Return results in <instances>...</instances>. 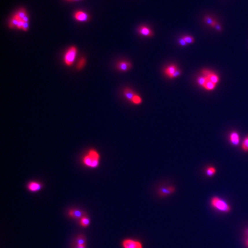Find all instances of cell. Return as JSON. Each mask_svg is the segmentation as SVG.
<instances>
[{
  "mask_svg": "<svg viewBox=\"0 0 248 248\" xmlns=\"http://www.w3.org/2000/svg\"><path fill=\"white\" fill-rule=\"evenodd\" d=\"M77 248H86L85 245H80V246H77Z\"/></svg>",
  "mask_w": 248,
  "mask_h": 248,
  "instance_id": "836d02e7",
  "label": "cell"
},
{
  "mask_svg": "<svg viewBox=\"0 0 248 248\" xmlns=\"http://www.w3.org/2000/svg\"><path fill=\"white\" fill-rule=\"evenodd\" d=\"M28 27H29V24H28V23H24V24H23L22 30H24V31H27L28 30Z\"/></svg>",
  "mask_w": 248,
  "mask_h": 248,
  "instance_id": "4dcf8cb0",
  "label": "cell"
},
{
  "mask_svg": "<svg viewBox=\"0 0 248 248\" xmlns=\"http://www.w3.org/2000/svg\"><path fill=\"white\" fill-rule=\"evenodd\" d=\"M183 38L187 43V44H192L195 41V39L192 36H184L183 37Z\"/></svg>",
  "mask_w": 248,
  "mask_h": 248,
  "instance_id": "603a6c76",
  "label": "cell"
},
{
  "mask_svg": "<svg viewBox=\"0 0 248 248\" xmlns=\"http://www.w3.org/2000/svg\"><path fill=\"white\" fill-rule=\"evenodd\" d=\"M177 67L176 65H171L165 69L164 73L167 76L171 78L173 74L175 73V71H177Z\"/></svg>",
  "mask_w": 248,
  "mask_h": 248,
  "instance_id": "8fae6325",
  "label": "cell"
},
{
  "mask_svg": "<svg viewBox=\"0 0 248 248\" xmlns=\"http://www.w3.org/2000/svg\"><path fill=\"white\" fill-rule=\"evenodd\" d=\"M23 24H24V21H23L22 20H20L19 21V23H18L17 25V28L18 29H19V30H20V29H22V28H23Z\"/></svg>",
  "mask_w": 248,
  "mask_h": 248,
  "instance_id": "1f68e13d",
  "label": "cell"
},
{
  "mask_svg": "<svg viewBox=\"0 0 248 248\" xmlns=\"http://www.w3.org/2000/svg\"><path fill=\"white\" fill-rule=\"evenodd\" d=\"M213 71H210L209 70H203L202 71V73L203 76H205V77H208L210 74H212L213 73Z\"/></svg>",
  "mask_w": 248,
  "mask_h": 248,
  "instance_id": "83f0119b",
  "label": "cell"
},
{
  "mask_svg": "<svg viewBox=\"0 0 248 248\" xmlns=\"http://www.w3.org/2000/svg\"><path fill=\"white\" fill-rule=\"evenodd\" d=\"M69 1H78V0H69Z\"/></svg>",
  "mask_w": 248,
  "mask_h": 248,
  "instance_id": "8d00e7d4",
  "label": "cell"
},
{
  "mask_svg": "<svg viewBox=\"0 0 248 248\" xmlns=\"http://www.w3.org/2000/svg\"><path fill=\"white\" fill-rule=\"evenodd\" d=\"M75 19L79 21H86L89 20V15L82 11H78L76 12L74 14Z\"/></svg>",
  "mask_w": 248,
  "mask_h": 248,
  "instance_id": "9c48e42d",
  "label": "cell"
},
{
  "mask_svg": "<svg viewBox=\"0 0 248 248\" xmlns=\"http://www.w3.org/2000/svg\"><path fill=\"white\" fill-rule=\"evenodd\" d=\"M124 94L125 97L130 101H132L133 97L135 95V94L134 93L133 91L130 89H128V88L125 89L124 90Z\"/></svg>",
  "mask_w": 248,
  "mask_h": 248,
  "instance_id": "4fadbf2b",
  "label": "cell"
},
{
  "mask_svg": "<svg viewBox=\"0 0 248 248\" xmlns=\"http://www.w3.org/2000/svg\"><path fill=\"white\" fill-rule=\"evenodd\" d=\"M80 225L83 226V227H87L90 224V219L89 218H87V216H84L83 217L82 219H80Z\"/></svg>",
  "mask_w": 248,
  "mask_h": 248,
  "instance_id": "ffe728a7",
  "label": "cell"
},
{
  "mask_svg": "<svg viewBox=\"0 0 248 248\" xmlns=\"http://www.w3.org/2000/svg\"><path fill=\"white\" fill-rule=\"evenodd\" d=\"M27 15V14L25 10L24 9H21L14 15V16L16 17L19 20H22Z\"/></svg>",
  "mask_w": 248,
  "mask_h": 248,
  "instance_id": "2e32d148",
  "label": "cell"
},
{
  "mask_svg": "<svg viewBox=\"0 0 248 248\" xmlns=\"http://www.w3.org/2000/svg\"><path fill=\"white\" fill-rule=\"evenodd\" d=\"M100 156L97 150L91 149L89 150L88 153L83 157V164L90 168H97L100 164Z\"/></svg>",
  "mask_w": 248,
  "mask_h": 248,
  "instance_id": "6da1fadb",
  "label": "cell"
},
{
  "mask_svg": "<svg viewBox=\"0 0 248 248\" xmlns=\"http://www.w3.org/2000/svg\"><path fill=\"white\" fill-rule=\"evenodd\" d=\"M179 44L181 46H182V47H184V46H186V45H187V43L185 42V41L184 40V39L183 38V37L180 38L179 40Z\"/></svg>",
  "mask_w": 248,
  "mask_h": 248,
  "instance_id": "f546056e",
  "label": "cell"
},
{
  "mask_svg": "<svg viewBox=\"0 0 248 248\" xmlns=\"http://www.w3.org/2000/svg\"><path fill=\"white\" fill-rule=\"evenodd\" d=\"M246 234H247L248 236V229H247V230H246Z\"/></svg>",
  "mask_w": 248,
  "mask_h": 248,
  "instance_id": "d590c367",
  "label": "cell"
},
{
  "mask_svg": "<svg viewBox=\"0 0 248 248\" xmlns=\"http://www.w3.org/2000/svg\"><path fill=\"white\" fill-rule=\"evenodd\" d=\"M246 245L247 246V247H248V238L246 241Z\"/></svg>",
  "mask_w": 248,
  "mask_h": 248,
  "instance_id": "e575fe53",
  "label": "cell"
},
{
  "mask_svg": "<svg viewBox=\"0 0 248 248\" xmlns=\"http://www.w3.org/2000/svg\"><path fill=\"white\" fill-rule=\"evenodd\" d=\"M22 20L24 22V23H28V21H29V17H28V16L27 15V16H25L23 19H22Z\"/></svg>",
  "mask_w": 248,
  "mask_h": 248,
  "instance_id": "d6a6232c",
  "label": "cell"
},
{
  "mask_svg": "<svg viewBox=\"0 0 248 248\" xmlns=\"http://www.w3.org/2000/svg\"><path fill=\"white\" fill-rule=\"evenodd\" d=\"M204 22L207 24V25L211 26L213 27L216 21L215 20H214L212 17H210V16H206L204 18Z\"/></svg>",
  "mask_w": 248,
  "mask_h": 248,
  "instance_id": "e0dca14e",
  "label": "cell"
},
{
  "mask_svg": "<svg viewBox=\"0 0 248 248\" xmlns=\"http://www.w3.org/2000/svg\"><path fill=\"white\" fill-rule=\"evenodd\" d=\"M76 243L77 246L85 245V244H86V238H85V237L83 236L80 235V236H79L77 238Z\"/></svg>",
  "mask_w": 248,
  "mask_h": 248,
  "instance_id": "ac0fdd59",
  "label": "cell"
},
{
  "mask_svg": "<svg viewBox=\"0 0 248 248\" xmlns=\"http://www.w3.org/2000/svg\"><path fill=\"white\" fill-rule=\"evenodd\" d=\"M85 62H86L85 59H84V58H82V59L79 60V63H78V69H82V68H83V67L84 66V65H85Z\"/></svg>",
  "mask_w": 248,
  "mask_h": 248,
  "instance_id": "484cf974",
  "label": "cell"
},
{
  "mask_svg": "<svg viewBox=\"0 0 248 248\" xmlns=\"http://www.w3.org/2000/svg\"><path fill=\"white\" fill-rule=\"evenodd\" d=\"M215 172H216V170L213 167H209L206 170V174L209 177L213 176L215 174Z\"/></svg>",
  "mask_w": 248,
  "mask_h": 248,
  "instance_id": "cb8c5ba5",
  "label": "cell"
},
{
  "mask_svg": "<svg viewBox=\"0 0 248 248\" xmlns=\"http://www.w3.org/2000/svg\"><path fill=\"white\" fill-rule=\"evenodd\" d=\"M138 32L139 34L145 37H152L153 36V33L152 31L148 27L142 25L139 27Z\"/></svg>",
  "mask_w": 248,
  "mask_h": 248,
  "instance_id": "8992f818",
  "label": "cell"
},
{
  "mask_svg": "<svg viewBox=\"0 0 248 248\" xmlns=\"http://www.w3.org/2000/svg\"><path fill=\"white\" fill-rule=\"evenodd\" d=\"M69 215L70 216L75 219H82L83 217L85 216V213L78 209H72L70 210Z\"/></svg>",
  "mask_w": 248,
  "mask_h": 248,
  "instance_id": "30bf717a",
  "label": "cell"
},
{
  "mask_svg": "<svg viewBox=\"0 0 248 248\" xmlns=\"http://www.w3.org/2000/svg\"><path fill=\"white\" fill-rule=\"evenodd\" d=\"M213 28H215L218 32H221L222 31V26L216 21V22H215V23Z\"/></svg>",
  "mask_w": 248,
  "mask_h": 248,
  "instance_id": "4316f807",
  "label": "cell"
},
{
  "mask_svg": "<svg viewBox=\"0 0 248 248\" xmlns=\"http://www.w3.org/2000/svg\"><path fill=\"white\" fill-rule=\"evenodd\" d=\"M242 148L245 152H248V136L247 137L242 144Z\"/></svg>",
  "mask_w": 248,
  "mask_h": 248,
  "instance_id": "d4e9b609",
  "label": "cell"
},
{
  "mask_svg": "<svg viewBox=\"0 0 248 248\" xmlns=\"http://www.w3.org/2000/svg\"><path fill=\"white\" fill-rule=\"evenodd\" d=\"M20 20H19V19H17L16 17L14 16L12 19L11 20L10 23H9V27L10 28H14V27H17V25L19 22Z\"/></svg>",
  "mask_w": 248,
  "mask_h": 248,
  "instance_id": "44dd1931",
  "label": "cell"
},
{
  "mask_svg": "<svg viewBox=\"0 0 248 248\" xmlns=\"http://www.w3.org/2000/svg\"><path fill=\"white\" fill-rule=\"evenodd\" d=\"M116 67L120 71H127L132 69V65L131 63L128 62H121L117 65Z\"/></svg>",
  "mask_w": 248,
  "mask_h": 248,
  "instance_id": "ba28073f",
  "label": "cell"
},
{
  "mask_svg": "<svg viewBox=\"0 0 248 248\" xmlns=\"http://www.w3.org/2000/svg\"><path fill=\"white\" fill-rule=\"evenodd\" d=\"M124 248H143L142 243L133 240H125L122 243Z\"/></svg>",
  "mask_w": 248,
  "mask_h": 248,
  "instance_id": "277c9868",
  "label": "cell"
},
{
  "mask_svg": "<svg viewBox=\"0 0 248 248\" xmlns=\"http://www.w3.org/2000/svg\"><path fill=\"white\" fill-rule=\"evenodd\" d=\"M181 71L180 69H177V71H175V73L173 74V75H172V76L171 78L172 79V78H177L178 76H179L181 75Z\"/></svg>",
  "mask_w": 248,
  "mask_h": 248,
  "instance_id": "f1b7e54d",
  "label": "cell"
},
{
  "mask_svg": "<svg viewBox=\"0 0 248 248\" xmlns=\"http://www.w3.org/2000/svg\"><path fill=\"white\" fill-rule=\"evenodd\" d=\"M175 191V188L174 187H164L159 189V194L161 196H168Z\"/></svg>",
  "mask_w": 248,
  "mask_h": 248,
  "instance_id": "5b68a950",
  "label": "cell"
},
{
  "mask_svg": "<svg viewBox=\"0 0 248 248\" xmlns=\"http://www.w3.org/2000/svg\"><path fill=\"white\" fill-rule=\"evenodd\" d=\"M207 80V78L205 77L204 76H199L197 78V83H198V84L201 86L203 87L204 85L205 84Z\"/></svg>",
  "mask_w": 248,
  "mask_h": 248,
  "instance_id": "d6986e66",
  "label": "cell"
},
{
  "mask_svg": "<svg viewBox=\"0 0 248 248\" xmlns=\"http://www.w3.org/2000/svg\"><path fill=\"white\" fill-rule=\"evenodd\" d=\"M132 102L135 105H139L142 102V98L139 95L135 94V95L133 97L132 99Z\"/></svg>",
  "mask_w": 248,
  "mask_h": 248,
  "instance_id": "7402d4cb",
  "label": "cell"
},
{
  "mask_svg": "<svg viewBox=\"0 0 248 248\" xmlns=\"http://www.w3.org/2000/svg\"><path fill=\"white\" fill-rule=\"evenodd\" d=\"M207 79L211 81L212 82L214 83V84H216L219 82V76L215 74L214 72H213L212 74H210L208 77Z\"/></svg>",
  "mask_w": 248,
  "mask_h": 248,
  "instance_id": "5bb4252c",
  "label": "cell"
},
{
  "mask_svg": "<svg viewBox=\"0 0 248 248\" xmlns=\"http://www.w3.org/2000/svg\"><path fill=\"white\" fill-rule=\"evenodd\" d=\"M230 141L234 145H237L240 142V136L236 132H232L230 135Z\"/></svg>",
  "mask_w": 248,
  "mask_h": 248,
  "instance_id": "7c38bea8",
  "label": "cell"
},
{
  "mask_svg": "<svg viewBox=\"0 0 248 248\" xmlns=\"http://www.w3.org/2000/svg\"><path fill=\"white\" fill-rule=\"evenodd\" d=\"M211 205L214 208L222 212L228 213L231 211L230 206L225 201L218 197H214L212 198Z\"/></svg>",
  "mask_w": 248,
  "mask_h": 248,
  "instance_id": "7a4b0ae2",
  "label": "cell"
},
{
  "mask_svg": "<svg viewBox=\"0 0 248 248\" xmlns=\"http://www.w3.org/2000/svg\"><path fill=\"white\" fill-rule=\"evenodd\" d=\"M27 188L28 190L31 192H36L40 191L42 188V184L36 181H31L27 185Z\"/></svg>",
  "mask_w": 248,
  "mask_h": 248,
  "instance_id": "52a82bcc",
  "label": "cell"
},
{
  "mask_svg": "<svg viewBox=\"0 0 248 248\" xmlns=\"http://www.w3.org/2000/svg\"><path fill=\"white\" fill-rule=\"evenodd\" d=\"M215 86H216V84H214V83L212 82L211 81H210V80L207 79V82H206L205 84L204 85L203 87H204L206 90H207L211 91V90H214V89H215Z\"/></svg>",
  "mask_w": 248,
  "mask_h": 248,
  "instance_id": "9a60e30c",
  "label": "cell"
},
{
  "mask_svg": "<svg viewBox=\"0 0 248 248\" xmlns=\"http://www.w3.org/2000/svg\"><path fill=\"white\" fill-rule=\"evenodd\" d=\"M77 54V49L75 47H72L66 52L65 57V62L66 65L70 66L74 62Z\"/></svg>",
  "mask_w": 248,
  "mask_h": 248,
  "instance_id": "3957f363",
  "label": "cell"
}]
</instances>
